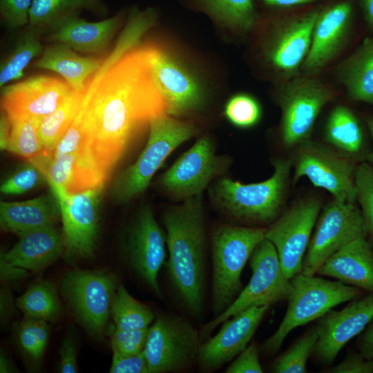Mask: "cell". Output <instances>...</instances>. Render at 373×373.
<instances>
[{"instance_id":"obj_45","label":"cell","mask_w":373,"mask_h":373,"mask_svg":"<svg viewBox=\"0 0 373 373\" xmlns=\"http://www.w3.org/2000/svg\"><path fill=\"white\" fill-rule=\"evenodd\" d=\"M111 373H150L144 351L134 355L121 356L113 354Z\"/></svg>"},{"instance_id":"obj_27","label":"cell","mask_w":373,"mask_h":373,"mask_svg":"<svg viewBox=\"0 0 373 373\" xmlns=\"http://www.w3.org/2000/svg\"><path fill=\"white\" fill-rule=\"evenodd\" d=\"M102 61L82 57L65 44L54 43L44 49L34 67L61 75L73 91L84 93L86 79L97 72Z\"/></svg>"},{"instance_id":"obj_46","label":"cell","mask_w":373,"mask_h":373,"mask_svg":"<svg viewBox=\"0 0 373 373\" xmlns=\"http://www.w3.org/2000/svg\"><path fill=\"white\" fill-rule=\"evenodd\" d=\"M331 373H372L373 361L363 356L359 352L348 353L338 365L326 370Z\"/></svg>"},{"instance_id":"obj_29","label":"cell","mask_w":373,"mask_h":373,"mask_svg":"<svg viewBox=\"0 0 373 373\" xmlns=\"http://www.w3.org/2000/svg\"><path fill=\"white\" fill-rule=\"evenodd\" d=\"M196 9L230 30L245 33L257 23L254 0H190Z\"/></svg>"},{"instance_id":"obj_43","label":"cell","mask_w":373,"mask_h":373,"mask_svg":"<svg viewBox=\"0 0 373 373\" xmlns=\"http://www.w3.org/2000/svg\"><path fill=\"white\" fill-rule=\"evenodd\" d=\"M32 0H0V13L4 24L9 28L28 25Z\"/></svg>"},{"instance_id":"obj_56","label":"cell","mask_w":373,"mask_h":373,"mask_svg":"<svg viewBox=\"0 0 373 373\" xmlns=\"http://www.w3.org/2000/svg\"><path fill=\"white\" fill-rule=\"evenodd\" d=\"M366 123L369 131L370 133L372 143H373V117H369L366 119ZM366 160L367 162L373 165V149L372 150L366 155Z\"/></svg>"},{"instance_id":"obj_40","label":"cell","mask_w":373,"mask_h":373,"mask_svg":"<svg viewBox=\"0 0 373 373\" xmlns=\"http://www.w3.org/2000/svg\"><path fill=\"white\" fill-rule=\"evenodd\" d=\"M48 336L49 327L46 321L26 316L20 324V345L26 353L35 361L39 360L42 356Z\"/></svg>"},{"instance_id":"obj_54","label":"cell","mask_w":373,"mask_h":373,"mask_svg":"<svg viewBox=\"0 0 373 373\" xmlns=\"http://www.w3.org/2000/svg\"><path fill=\"white\" fill-rule=\"evenodd\" d=\"M82 9L85 8L94 12L104 10L99 0H77Z\"/></svg>"},{"instance_id":"obj_28","label":"cell","mask_w":373,"mask_h":373,"mask_svg":"<svg viewBox=\"0 0 373 373\" xmlns=\"http://www.w3.org/2000/svg\"><path fill=\"white\" fill-rule=\"evenodd\" d=\"M336 75L351 99L373 105V37L338 64Z\"/></svg>"},{"instance_id":"obj_31","label":"cell","mask_w":373,"mask_h":373,"mask_svg":"<svg viewBox=\"0 0 373 373\" xmlns=\"http://www.w3.org/2000/svg\"><path fill=\"white\" fill-rule=\"evenodd\" d=\"M84 93L72 91L59 107L44 117L38 126L43 151L52 152L80 109Z\"/></svg>"},{"instance_id":"obj_34","label":"cell","mask_w":373,"mask_h":373,"mask_svg":"<svg viewBox=\"0 0 373 373\" xmlns=\"http://www.w3.org/2000/svg\"><path fill=\"white\" fill-rule=\"evenodd\" d=\"M40 33L28 28L17 43L15 48L1 64L0 86L19 78L31 60L42 55L44 49L40 42Z\"/></svg>"},{"instance_id":"obj_17","label":"cell","mask_w":373,"mask_h":373,"mask_svg":"<svg viewBox=\"0 0 373 373\" xmlns=\"http://www.w3.org/2000/svg\"><path fill=\"white\" fill-rule=\"evenodd\" d=\"M320 210L318 200H304L294 204L266 230L265 238L275 247L283 271L289 279L302 271Z\"/></svg>"},{"instance_id":"obj_14","label":"cell","mask_w":373,"mask_h":373,"mask_svg":"<svg viewBox=\"0 0 373 373\" xmlns=\"http://www.w3.org/2000/svg\"><path fill=\"white\" fill-rule=\"evenodd\" d=\"M227 164L224 157L216 154L211 139L201 137L161 175L159 186L170 198L184 200L202 194Z\"/></svg>"},{"instance_id":"obj_2","label":"cell","mask_w":373,"mask_h":373,"mask_svg":"<svg viewBox=\"0 0 373 373\" xmlns=\"http://www.w3.org/2000/svg\"><path fill=\"white\" fill-rule=\"evenodd\" d=\"M167 272L182 305L200 315L205 295L206 233L202 194L170 207L163 216Z\"/></svg>"},{"instance_id":"obj_16","label":"cell","mask_w":373,"mask_h":373,"mask_svg":"<svg viewBox=\"0 0 373 373\" xmlns=\"http://www.w3.org/2000/svg\"><path fill=\"white\" fill-rule=\"evenodd\" d=\"M153 72L168 115L179 117L201 111L206 91L196 75L173 53L152 45Z\"/></svg>"},{"instance_id":"obj_22","label":"cell","mask_w":373,"mask_h":373,"mask_svg":"<svg viewBox=\"0 0 373 373\" xmlns=\"http://www.w3.org/2000/svg\"><path fill=\"white\" fill-rule=\"evenodd\" d=\"M352 3L341 1L320 8L310 48L301 67L307 75H314L331 62L342 50L352 26Z\"/></svg>"},{"instance_id":"obj_35","label":"cell","mask_w":373,"mask_h":373,"mask_svg":"<svg viewBox=\"0 0 373 373\" xmlns=\"http://www.w3.org/2000/svg\"><path fill=\"white\" fill-rule=\"evenodd\" d=\"M82 10L77 0H32L28 28L41 34Z\"/></svg>"},{"instance_id":"obj_42","label":"cell","mask_w":373,"mask_h":373,"mask_svg":"<svg viewBox=\"0 0 373 373\" xmlns=\"http://www.w3.org/2000/svg\"><path fill=\"white\" fill-rule=\"evenodd\" d=\"M149 329V327L134 330H119L115 328L111 336L113 354L125 356L143 352Z\"/></svg>"},{"instance_id":"obj_51","label":"cell","mask_w":373,"mask_h":373,"mask_svg":"<svg viewBox=\"0 0 373 373\" xmlns=\"http://www.w3.org/2000/svg\"><path fill=\"white\" fill-rule=\"evenodd\" d=\"M11 123L7 116L2 113L0 120V146L6 150L10 137Z\"/></svg>"},{"instance_id":"obj_23","label":"cell","mask_w":373,"mask_h":373,"mask_svg":"<svg viewBox=\"0 0 373 373\" xmlns=\"http://www.w3.org/2000/svg\"><path fill=\"white\" fill-rule=\"evenodd\" d=\"M316 274L373 294V249L366 236L353 240L336 251Z\"/></svg>"},{"instance_id":"obj_33","label":"cell","mask_w":373,"mask_h":373,"mask_svg":"<svg viewBox=\"0 0 373 373\" xmlns=\"http://www.w3.org/2000/svg\"><path fill=\"white\" fill-rule=\"evenodd\" d=\"M115 328L134 330L150 327L154 320L151 309L135 299L123 285L117 287L111 305Z\"/></svg>"},{"instance_id":"obj_13","label":"cell","mask_w":373,"mask_h":373,"mask_svg":"<svg viewBox=\"0 0 373 373\" xmlns=\"http://www.w3.org/2000/svg\"><path fill=\"white\" fill-rule=\"evenodd\" d=\"M111 274L74 269L66 274L61 291L74 313L95 335H100L111 315V305L117 289Z\"/></svg>"},{"instance_id":"obj_36","label":"cell","mask_w":373,"mask_h":373,"mask_svg":"<svg viewBox=\"0 0 373 373\" xmlns=\"http://www.w3.org/2000/svg\"><path fill=\"white\" fill-rule=\"evenodd\" d=\"M318 339L316 327L304 334L278 356L271 365L276 373H305L307 361L313 354Z\"/></svg>"},{"instance_id":"obj_10","label":"cell","mask_w":373,"mask_h":373,"mask_svg":"<svg viewBox=\"0 0 373 373\" xmlns=\"http://www.w3.org/2000/svg\"><path fill=\"white\" fill-rule=\"evenodd\" d=\"M320 8L278 19L262 44L265 62L283 81L296 76L309 52Z\"/></svg>"},{"instance_id":"obj_26","label":"cell","mask_w":373,"mask_h":373,"mask_svg":"<svg viewBox=\"0 0 373 373\" xmlns=\"http://www.w3.org/2000/svg\"><path fill=\"white\" fill-rule=\"evenodd\" d=\"M59 218H61L59 202L52 193L28 200L3 201L0 204L1 228L17 235L55 225Z\"/></svg>"},{"instance_id":"obj_4","label":"cell","mask_w":373,"mask_h":373,"mask_svg":"<svg viewBox=\"0 0 373 373\" xmlns=\"http://www.w3.org/2000/svg\"><path fill=\"white\" fill-rule=\"evenodd\" d=\"M147 143L132 165L115 179L111 189L113 199L126 203L144 193L166 158L178 146L198 133L195 125L167 113L152 119Z\"/></svg>"},{"instance_id":"obj_39","label":"cell","mask_w":373,"mask_h":373,"mask_svg":"<svg viewBox=\"0 0 373 373\" xmlns=\"http://www.w3.org/2000/svg\"><path fill=\"white\" fill-rule=\"evenodd\" d=\"M356 199L368 233L373 242V165L363 162L355 171Z\"/></svg>"},{"instance_id":"obj_5","label":"cell","mask_w":373,"mask_h":373,"mask_svg":"<svg viewBox=\"0 0 373 373\" xmlns=\"http://www.w3.org/2000/svg\"><path fill=\"white\" fill-rule=\"evenodd\" d=\"M291 290L285 316L275 332L262 344V350L275 354L295 328L325 315L341 303L352 300L362 290L338 280L299 273L290 279Z\"/></svg>"},{"instance_id":"obj_24","label":"cell","mask_w":373,"mask_h":373,"mask_svg":"<svg viewBox=\"0 0 373 373\" xmlns=\"http://www.w3.org/2000/svg\"><path fill=\"white\" fill-rule=\"evenodd\" d=\"M123 13L108 19L89 22L71 15L61 21L48 32L54 43L65 44L75 51L99 53L104 51L122 21Z\"/></svg>"},{"instance_id":"obj_9","label":"cell","mask_w":373,"mask_h":373,"mask_svg":"<svg viewBox=\"0 0 373 373\" xmlns=\"http://www.w3.org/2000/svg\"><path fill=\"white\" fill-rule=\"evenodd\" d=\"M200 334L184 318L159 315L149 327L144 353L150 373L176 372L197 363Z\"/></svg>"},{"instance_id":"obj_55","label":"cell","mask_w":373,"mask_h":373,"mask_svg":"<svg viewBox=\"0 0 373 373\" xmlns=\"http://www.w3.org/2000/svg\"><path fill=\"white\" fill-rule=\"evenodd\" d=\"M12 370V365L9 359L1 354L0 356V372H10Z\"/></svg>"},{"instance_id":"obj_11","label":"cell","mask_w":373,"mask_h":373,"mask_svg":"<svg viewBox=\"0 0 373 373\" xmlns=\"http://www.w3.org/2000/svg\"><path fill=\"white\" fill-rule=\"evenodd\" d=\"M296 148L294 182L306 177L315 186L329 192L334 199L354 203L356 166L352 159L310 140Z\"/></svg>"},{"instance_id":"obj_1","label":"cell","mask_w":373,"mask_h":373,"mask_svg":"<svg viewBox=\"0 0 373 373\" xmlns=\"http://www.w3.org/2000/svg\"><path fill=\"white\" fill-rule=\"evenodd\" d=\"M143 36L137 26H125L86 84L76 116L90 160L106 179L135 135L167 113L153 76L152 45H141Z\"/></svg>"},{"instance_id":"obj_7","label":"cell","mask_w":373,"mask_h":373,"mask_svg":"<svg viewBox=\"0 0 373 373\" xmlns=\"http://www.w3.org/2000/svg\"><path fill=\"white\" fill-rule=\"evenodd\" d=\"M335 97L336 92L330 86L311 75L283 81L276 93L281 111L283 144L294 147L309 140L318 115Z\"/></svg>"},{"instance_id":"obj_12","label":"cell","mask_w":373,"mask_h":373,"mask_svg":"<svg viewBox=\"0 0 373 373\" xmlns=\"http://www.w3.org/2000/svg\"><path fill=\"white\" fill-rule=\"evenodd\" d=\"M366 235L361 209L354 203L334 198L318 217L301 273L314 275L336 251L353 240Z\"/></svg>"},{"instance_id":"obj_19","label":"cell","mask_w":373,"mask_h":373,"mask_svg":"<svg viewBox=\"0 0 373 373\" xmlns=\"http://www.w3.org/2000/svg\"><path fill=\"white\" fill-rule=\"evenodd\" d=\"M166 236L152 209L142 207L128 230L126 251L137 275L157 295L161 294L158 274L166 258Z\"/></svg>"},{"instance_id":"obj_25","label":"cell","mask_w":373,"mask_h":373,"mask_svg":"<svg viewBox=\"0 0 373 373\" xmlns=\"http://www.w3.org/2000/svg\"><path fill=\"white\" fill-rule=\"evenodd\" d=\"M16 244L1 254L10 262L28 271H38L64 252L62 231L55 225L17 234Z\"/></svg>"},{"instance_id":"obj_41","label":"cell","mask_w":373,"mask_h":373,"mask_svg":"<svg viewBox=\"0 0 373 373\" xmlns=\"http://www.w3.org/2000/svg\"><path fill=\"white\" fill-rule=\"evenodd\" d=\"M48 183L44 172L33 162L20 167L1 184L0 191L6 195H21Z\"/></svg>"},{"instance_id":"obj_48","label":"cell","mask_w":373,"mask_h":373,"mask_svg":"<svg viewBox=\"0 0 373 373\" xmlns=\"http://www.w3.org/2000/svg\"><path fill=\"white\" fill-rule=\"evenodd\" d=\"M28 270L8 262L0 255V278L2 282H12L28 277Z\"/></svg>"},{"instance_id":"obj_37","label":"cell","mask_w":373,"mask_h":373,"mask_svg":"<svg viewBox=\"0 0 373 373\" xmlns=\"http://www.w3.org/2000/svg\"><path fill=\"white\" fill-rule=\"evenodd\" d=\"M39 122L32 118H22L10 122L11 128L6 151L28 160L39 154L43 151L38 135Z\"/></svg>"},{"instance_id":"obj_32","label":"cell","mask_w":373,"mask_h":373,"mask_svg":"<svg viewBox=\"0 0 373 373\" xmlns=\"http://www.w3.org/2000/svg\"><path fill=\"white\" fill-rule=\"evenodd\" d=\"M17 306L26 316L46 321L55 320L61 310L55 287L47 280L32 285L18 298Z\"/></svg>"},{"instance_id":"obj_50","label":"cell","mask_w":373,"mask_h":373,"mask_svg":"<svg viewBox=\"0 0 373 373\" xmlns=\"http://www.w3.org/2000/svg\"><path fill=\"white\" fill-rule=\"evenodd\" d=\"M317 0H254L263 8L268 9H283L297 6L305 5Z\"/></svg>"},{"instance_id":"obj_47","label":"cell","mask_w":373,"mask_h":373,"mask_svg":"<svg viewBox=\"0 0 373 373\" xmlns=\"http://www.w3.org/2000/svg\"><path fill=\"white\" fill-rule=\"evenodd\" d=\"M59 354V372L61 373L77 372L76 348L74 338L70 333H68L64 339Z\"/></svg>"},{"instance_id":"obj_38","label":"cell","mask_w":373,"mask_h":373,"mask_svg":"<svg viewBox=\"0 0 373 373\" xmlns=\"http://www.w3.org/2000/svg\"><path fill=\"white\" fill-rule=\"evenodd\" d=\"M223 114L236 127L248 128L256 125L262 117V108L256 97L245 93L232 95L224 104Z\"/></svg>"},{"instance_id":"obj_20","label":"cell","mask_w":373,"mask_h":373,"mask_svg":"<svg viewBox=\"0 0 373 373\" xmlns=\"http://www.w3.org/2000/svg\"><path fill=\"white\" fill-rule=\"evenodd\" d=\"M372 319L373 294L350 300L341 310H329L315 327L318 339L313 355L316 361L332 364L341 350Z\"/></svg>"},{"instance_id":"obj_3","label":"cell","mask_w":373,"mask_h":373,"mask_svg":"<svg viewBox=\"0 0 373 373\" xmlns=\"http://www.w3.org/2000/svg\"><path fill=\"white\" fill-rule=\"evenodd\" d=\"M267 229L219 224L211 232V309L223 313L242 290L241 274Z\"/></svg>"},{"instance_id":"obj_18","label":"cell","mask_w":373,"mask_h":373,"mask_svg":"<svg viewBox=\"0 0 373 373\" xmlns=\"http://www.w3.org/2000/svg\"><path fill=\"white\" fill-rule=\"evenodd\" d=\"M72 91L66 82L56 77L34 76L2 87L1 106L10 122L22 118L41 122L55 111Z\"/></svg>"},{"instance_id":"obj_21","label":"cell","mask_w":373,"mask_h":373,"mask_svg":"<svg viewBox=\"0 0 373 373\" xmlns=\"http://www.w3.org/2000/svg\"><path fill=\"white\" fill-rule=\"evenodd\" d=\"M269 307H251L224 321L215 336L200 344L197 360L200 369L214 371L236 357L247 347Z\"/></svg>"},{"instance_id":"obj_53","label":"cell","mask_w":373,"mask_h":373,"mask_svg":"<svg viewBox=\"0 0 373 373\" xmlns=\"http://www.w3.org/2000/svg\"><path fill=\"white\" fill-rule=\"evenodd\" d=\"M12 298L10 292L8 289L1 291V316L5 318L12 311Z\"/></svg>"},{"instance_id":"obj_30","label":"cell","mask_w":373,"mask_h":373,"mask_svg":"<svg viewBox=\"0 0 373 373\" xmlns=\"http://www.w3.org/2000/svg\"><path fill=\"white\" fill-rule=\"evenodd\" d=\"M324 137L329 144L350 155L358 154L363 147L361 125L354 113L345 106H337L331 111Z\"/></svg>"},{"instance_id":"obj_15","label":"cell","mask_w":373,"mask_h":373,"mask_svg":"<svg viewBox=\"0 0 373 373\" xmlns=\"http://www.w3.org/2000/svg\"><path fill=\"white\" fill-rule=\"evenodd\" d=\"M102 187L57 198L62 221L64 256L68 261L91 258L97 249Z\"/></svg>"},{"instance_id":"obj_49","label":"cell","mask_w":373,"mask_h":373,"mask_svg":"<svg viewBox=\"0 0 373 373\" xmlns=\"http://www.w3.org/2000/svg\"><path fill=\"white\" fill-rule=\"evenodd\" d=\"M356 346L363 356L373 361V319L357 340Z\"/></svg>"},{"instance_id":"obj_44","label":"cell","mask_w":373,"mask_h":373,"mask_svg":"<svg viewBox=\"0 0 373 373\" xmlns=\"http://www.w3.org/2000/svg\"><path fill=\"white\" fill-rule=\"evenodd\" d=\"M258 350L255 344L246 347L227 367L226 373H261Z\"/></svg>"},{"instance_id":"obj_52","label":"cell","mask_w":373,"mask_h":373,"mask_svg":"<svg viewBox=\"0 0 373 373\" xmlns=\"http://www.w3.org/2000/svg\"><path fill=\"white\" fill-rule=\"evenodd\" d=\"M368 30L373 32V0H359Z\"/></svg>"},{"instance_id":"obj_8","label":"cell","mask_w":373,"mask_h":373,"mask_svg":"<svg viewBox=\"0 0 373 373\" xmlns=\"http://www.w3.org/2000/svg\"><path fill=\"white\" fill-rule=\"evenodd\" d=\"M251 277L247 285L220 315L203 325L200 337L207 338L224 321L247 308L268 305L287 299L291 280L285 274L274 245L264 239L249 258Z\"/></svg>"},{"instance_id":"obj_6","label":"cell","mask_w":373,"mask_h":373,"mask_svg":"<svg viewBox=\"0 0 373 373\" xmlns=\"http://www.w3.org/2000/svg\"><path fill=\"white\" fill-rule=\"evenodd\" d=\"M272 164V175L261 182L242 184L227 178L218 180L211 193L220 210L241 220L269 222L274 220L285 198L291 163L278 158Z\"/></svg>"}]
</instances>
